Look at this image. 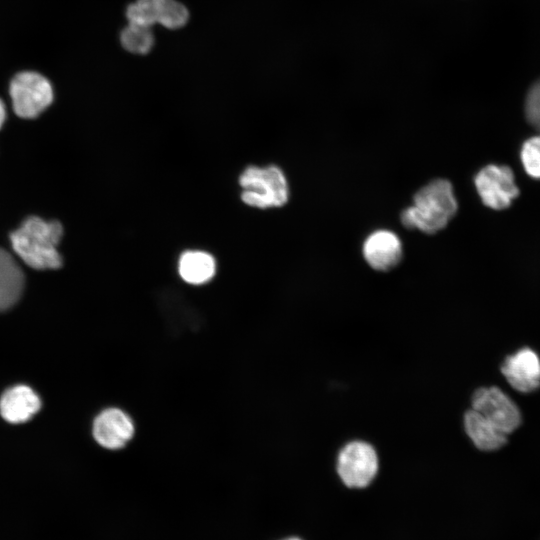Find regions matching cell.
Returning a JSON list of instances; mask_svg holds the SVG:
<instances>
[{
	"mask_svg": "<svg viewBox=\"0 0 540 540\" xmlns=\"http://www.w3.org/2000/svg\"><path fill=\"white\" fill-rule=\"evenodd\" d=\"M458 209L452 184L446 179H435L421 189L413 204L401 212V222L408 229L435 234L444 229Z\"/></svg>",
	"mask_w": 540,
	"mask_h": 540,
	"instance_id": "obj_1",
	"label": "cell"
},
{
	"mask_svg": "<svg viewBox=\"0 0 540 540\" xmlns=\"http://www.w3.org/2000/svg\"><path fill=\"white\" fill-rule=\"evenodd\" d=\"M62 236L60 222L29 216L18 229L11 232L10 241L15 253L28 266L38 270L57 269L63 263L56 248Z\"/></svg>",
	"mask_w": 540,
	"mask_h": 540,
	"instance_id": "obj_2",
	"label": "cell"
},
{
	"mask_svg": "<svg viewBox=\"0 0 540 540\" xmlns=\"http://www.w3.org/2000/svg\"><path fill=\"white\" fill-rule=\"evenodd\" d=\"M242 201L252 207H281L289 198L288 182L283 171L275 166H248L239 177Z\"/></svg>",
	"mask_w": 540,
	"mask_h": 540,
	"instance_id": "obj_3",
	"label": "cell"
},
{
	"mask_svg": "<svg viewBox=\"0 0 540 540\" xmlns=\"http://www.w3.org/2000/svg\"><path fill=\"white\" fill-rule=\"evenodd\" d=\"M378 470V453L374 445L366 440H350L337 453V474L349 488L367 487L375 479Z\"/></svg>",
	"mask_w": 540,
	"mask_h": 540,
	"instance_id": "obj_4",
	"label": "cell"
},
{
	"mask_svg": "<svg viewBox=\"0 0 540 540\" xmlns=\"http://www.w3.org/2000/svg\"><path fill=\"white\" fill-rule=\"evenodd\" d=\"M9 93L14 112L26 119L37 117L54 98L50 81L35 71L17 73L10 81Z\"/></svg>",
	"mask_w": 540,
	"mask_h": 540,
	"instance_id": "obj_5",
	"label": "cell"
},
{
	"mask_svg": "<svg viewBox=\"0 0 540 540\" xmlns=\"http://www.w3.org/2000/svg\"><path fill=\"white\" fill-rule=\"evenodd\" d=\"M125 18L129 23L177 30L188 23L190 12L178 0H134L126 6Z\"/></svg>",
	"mask_w": 540,
	"mask_h": 540,
	"instance_id": "obj_6",
	"label": "cell"
},
{
	"mask_svg": "<svg viewBox=\"0 0 540 540\" xmlns=\"http://www.w3.org/2000/svg\"><path fill=\"white\" fill-rule=\"evenodd\" d=\"M471 408L482 414L507 435L513 432L521 422L517 405L507 394L495 386L481 387L475 390L471 399Z\"/></svg>",
	"mask_w": 540,
	"mask_h": 540,
	"instance_id": "obj_7",
	"label": "cell"
},
{
	"mask_svg": "<svg viewBox=\"0 0 540 540\" xmlns=\"http://www.w3.org/2000/svg\"><path fill=\"white\" fill-rule=\"evenodd\" d=\"M476 190L485 206L507 208L518 195L512 170L507 166L487 165L475 176Z\"/></svg>",
	"mask_w": 540,
	"mask_h": 540,
	"instance_id": "obj_8",
	"label": "cell"
},
{
	"mask_svg": "<svg viewBox=\"0 0 540 540\" xmlns=\"http://www.w3.org/2000/svg\"><path fill=\"white\" fill-rule=\"evenodd\" d=\"M362 253L372 269L387 272L400 263L403 255L402 243L393 231L380 229L367 236Z\"/></svg>",
	"mask_w": 540,
	"mask_h": 540,
	"instance_id": "obj_9",
	"label": "cell"
},
{
	"mask_svg": "<svg viewBox=\"0 0 540 540\" xmlns=\"http://www.w3.org/2000/svg\"><path fill=\"white\" fill-rule=\"evenodd\" d=\"M134 434L131 418L122 410L108 408L94 420L93 436L97 443L107 449H119L126 445Z\"/></svg>",
	"mask_w": 540,
	"mask_h": 540,
	"instance_id": "obj_10",
	"label": "cell"
},
{
	"mask_svg": "<svg viewBox=\"0 0 540 540\" xmlns=\"http://www.w3.org/2000/svg\"><path fill=\"white\" fill-rule=\"evenodd\" d=\"M501 372L519 392H532L540 386V359L529 348L507 357L501 366Z\"/></svg>",
	"mask_w": 540,
	"mask_h": 540,
	"instance_id": "obj_11",
	"label": "cell"
},
{
	"mask_svg": "<svg viewBox=\"0 0 540 540\" xmlns=\"http://www.w3.org/2000/svg\"><path fill=\"white\" fill-rule=\"evenodd\" d=\"M40 407V398L26 385H17L8 389L0 399V414L10 423L28 421Z\"/></svg>",
	"mask_w": 540,
	"mask_h": 540,
	"instance_id": "obj_12",
	"label": "cell"
},
{
	"mask_svg": "<svg viewBox=\"0 0 540 540\" xmlns=\"http://www.w3.org/2000/svg\"><path fill=\"white\" fill-rule=\"evenodd\" d=\"M463 426L468 438L481 451H495L507 442L506 433L472 408L464 413Z\"/></svg>",
	"mask_w": 540,
	"mask_h": 540,
	"instance_id": "obj_13",
	"label": "cell"
},
{
	"mask_svg": "<svg viewBox=\"0 0 540 540\" xmlns=\"http://www.w3.org/2000/svg\"><path fill=\"white\" fill-rule=\"evenodd\" d=\"M24 279L15 259L0 247V311L16 304L24 289Z\"/></svg>",
	"mask_w": 540,
	"mask_h": 540,
	"instance_id": "obj_14",
	"label": "cell"
},
{
	"mask_svg": "<svg viewBox=\"0 0 540 540\" xmlns=\"http://www.w3.org/2000/svg\"><path fill=\"white\" fill-rule=\"evenodd\" d=\"M181 278L193 285L208 282L216 272V262L212 255L204 251H186L179 259Z\"/></svg>",
	"mask_w": 540,
	"mask_h": 540,
	"instance_id": "obj_15",
	"label": "cell"
},
{
	"mask_svg": "<svg viewBox=\"0 0 540 540\" xmlns=\"http://www.w3.org/2000/svg\"><path fill=\"white\" fill-rule=\"evenodd\" d=\"M122 48L135 55H147L155 44V36L152 27L134 23H127L119 34Z\"/></svg>",
	"mask_w": 540,
	"mask_h": 540,
	"instance_id": "obj_16",
	"label": "cell"
},
{
	"mask_svg": "<svg viewBox=\"0 0 540 540\" xmlns=\"http://www.w3.org/2000/svg\"><path fill=\"white\" fill-rule=\"evenodd\" d=\"M525 171L533 178H540V136L528 139L521 150Z\"/></svg>",
	"mask_w": 540,
	"mask_h": 540,
	"instance_id": "obj_17",
	"label": "cell"
},
{
	"mask_svg": "<svg viewBox=\"0 0 540 540\" xmlns=\"http://www.w3.org/2000/svg\"><path fill=\"white\" fill-rule=\"evenodd\" d=\"M525 112L529 123L540 132V80L530 88L527 94Z\"/></svg>",
	"mask_w": 540,
	"mask_h": 540,
	"instance_id": "obj_18",
	"label": "cell"
},
{
	"mask_svg": "<svg viewBox=\"0 0 540 540\" xmlns=\"http://www.w3.org/2000/svg\"><path fill=\"white\" fill-rule=\"evenodd\" d=\"M6 119V107L3 100L0 98V129Z\"/></svg>",
	"mask_w": 540,
	"mask_h": 540,
	"instance_id": "obj_19",
	"label": "cell"
},
{
	"mask_svg": "<svg viewBox=\"0 0 540 540\" xmlns=\"http://www.w3.org/2000/svg\"><path fill=\"white\" fill-rule=\"evenodd\" d=\"M285 540H301L299 538H295V537H292V538H289V539H285Z\"/></svg>",
	"mask_w": 540,
	"mask_h": 540,
	"instance_id": "obj_20",
	"label": "cell"
}]
</instances>
